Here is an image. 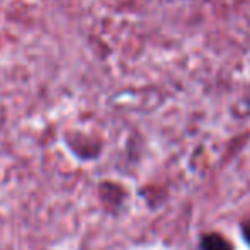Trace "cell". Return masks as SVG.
Wrapping results in <instances>:
<instances>
[{"instance_id":"cell-1","label":"cell","mask_w":250,"mask_h":250,"mask_svg":"<svg viewBox=\"0 0 250 250\" xmlns=\"http://www.w3.org/2000/svg\"><path fill=\"white\" fill-rule=\"evenodd\" d=\"M201 250H233V247L223 235L208 233L201 238Z\"/></svg>"},{"instance_id":"cell-2","label":"cell","mask_w":250,"mask_h":250,"mask_svg":"<svg viewBox=\"0 0 250 250\" xmlns=\"http://www.w3.org/2000/svg\"><path fill=\"white\" fill-rule=\"evenodd\" d=\"M242 235H244L245 242L250 245V221H245V223L242 225Z\"/></svg>"}]
</instances>
